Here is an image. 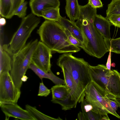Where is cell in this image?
<instances>
[{
	"mask_svg": "<svg viewBox=\"0 0 120 120\" xmlns=\"http://www.w3.org/2000/svg\"><path fill=\"white\" fill-rule=\"evenodd\" d=\"M97 8L88 3L80 5L76 25L81 29L84 39L83 50L90 56L100 58L109 52L103 36L95 28L94 21Z\"/></svg>",
	"mask_w": 120,
	"mask_h": 120,
	"instance_id": "1",
	"label": "cell"
},
{
	"mask_svg": "<svg viewBox=\"0 0 120 120\" xmlns=\"http://www.w3.org/2000/svg\"><path fill=\"white\" fill-rule=\"evenodd\" d=\"M37 32L41 41L52 51L64 53L76 52L80 50L70 41L64 28L58 22L46 20Z\"/></svg>",
	"mask_w": 120,
	"mask_h": 120,
	"instance_id": "2",
	"label": "cell"
},
{
	"mask_svg": "<svg viewBox=\"0 0 120 120\" xmlns=\"http://www.w3.org/2000/svg\"><path fill=\"white\" fill-rule=\"evenodd\" d=\"M72 53H64L60 56L57 64L72 78L83 100L85 90L91 81L89 72L90 65L83 58L76 57L72 55Z\"/></svg>",
	"mask_w": 120,
	"mask_h": 120,
	"instance_id": "3",
	"label": "cell"
},
{
	"mask_svg": "<svg viewBox=\"0 0 120 120\" xmlns=\"http://www.w3.org/2000/svg\"><path fill=\"white\" fill-rule=\"evenodd\" d=\"M89 72L91 81L104 91L109 99L120 98V73L109 70L103 64L90 65Z\"/></svg>",
	"mask_w": 120,
	"mask_h": 120,
	"instance_id": "4",
	"label": "cell"
},
{
	"mask_svg": "<svg viewBox=\"0 0 120 120\" xmlns=\"http://www.w3.org/2000/svg\"><path fill=\"white\" fill-rule=\"evenodd\" d=\"M38 41L37 39L31 41L13 55L10 73L15 85L19 89L22 84V79L32 63L33 55Z\"/></svg>",
	"mask_w": 120,
	"mask_h": 120,
	"instance_id": "5",
	"label": "cell"
},
{
	"mask_svg": "<svg viewBox=\"0 0 120 120\" xmlns=\"http://www.w3.org/2000/svg\"><path fill=\"white\" fill-rule=\"evenodd\" d=\"M41 21L40 18L32 13L22 19L21 23L8 45V49L13 54L26 45V42Z\"/></svg>",
	"mask_w": 120,
	"mask_h": 120,
	"instance_id": "6",
	"label": "cell"
},
{
	"mask_svg": "<svg viewBox=\"0 0 120 120\" xmlns=\"http://www.w3.org/2000/svg\"><path fill=\"white\" fill-rule=\"evenodd\" d=\"M84 99L93 107L96 113L102 116L112 115L119 118L120 116L110 106L105 98V92L91 81L85 91Z\"/></svg>",
	"mask_w": 120,
	"mask_h": 120,
	"instance_id": "7",
	"label": "cell"
},
{
	"mask_svg": "<svg viewBox=\"0 0 120 120\" xmlns=\"http://www.w3.org/2000/svg\"><path fill=\"white\" fill-rule=\"evenodd\" d=\"M21 94L9 72L0 75V104L17 103Z\"/></svg>",
	"mask_w": 120,
	"mask_h": 120,
	"instance_id": "8",
	"label": "cell"
},
{
	"mask_svg": "<svg viewBox=\"0 0 120 120\" xmlns=\"http://www.w3.org/2000/svg\"><path fill=\"white\" fill-rule=\"evenodd\" d=\"M51 90V101L60 105L63 110L66 111L76 108L77 105L72 100L71 95L65 85H55L52 87Z\"/></svg>",
	"mask_w": 120,
	"mask_h": 120,
	"instance_id": "9",
	"label": "cell"
},
{
	"mask_svg": "<svg viewBox=\"0 0 120 120\" xmlns=\"http://www.w3.org/2000/svg\"><path fill=\"white\" fill-rule=\"evenodd\" d=\"M52 51L41 41H38L34 52L32 63L43 71H51Z\"/></svg>",
	"mask_w": 120,
	"mask_h": 120,
	"instance_id": "10",
	"label": "cell"
},
{
	"mask_svg": "<svg viewBox=\"0 0 120 120\" xmlns=\"http://www.w3.org/2000/svg\"><path fill=\"white\" fill-rule=\"evenodd\" d=\"M1 110L5 116V120L13 117L22 120H35L26 109H22L17 103L0 104Z\"/></svg>",
	"mask_w": 120,
	"mask_h": 120,
	"instance_id": "11",
	"label": "cell"
},
{
	"mask_svg": "<svg viewBox=\"0 0 120 120\" xmlns=\"http://www.w3.org/2000/svg\"><path fill=\"white\" fill-rule=\"evenodd\" d=\"M29 4L32 13L40 17L44 12L59 7L60 2L59 0H30Z\"/></svg>",
	"mask_w": 120,
	"mask_h": 120,
	"instance_id": "12",
	"label": "cell"
},
{
	"mask_svg": "<svg viewBox=\"0 0 120 120\" xmlns=\"http://www.w3.org/2000/svg\"><path fill=\"white\" fill-rule=\"evenodd\" d=\"M94 25L103 36L105 43L110 40L111 23L109 20L101 15L96 14L94 19Z\"/></svg>",
	"mask_w": 120,
	"mask_h": 120,
	"instance_id": "13",
	"label": "cell"
},
{
	"mask_svg": "<svg viewBox=\"0 0 120 120\" xmlns=\"http://www.w3.org/2000/svg\"><path fill=\"white\" fill-rule=\"evenodd\" d=\"M0 75L10 71L11 68L13 54L9 50L8 45H2L0 47Z\"/></svg>",
	"mask_w": 120,
	"mask_h": 120,
	"instance_id": "14",
	"label": "cell"
},
{
	"mask_svg": "<svg viewBox=\"0 0 120 120\" xmlns=\"http://www.w3.org/2000/svg\"><path fill=\"white\" fill-rule=\"evenodd\" d=\"M58 22L74 37L83 43L84 45V39L82 32L80 29L76 25L75 22H72L61 16Z\"/></svg>",
	"mask_w": 120,
	"mask_h": 120,
	"instance_id": "15",
	"label": "cell"
},
{
	"mask_svg": "<svg viewBox=\"0 0 120 120\" xmlns=\"http://www.w3.org/2000/svg\"><path fill=\"white\" fill-rule=\"evenodd\" d=\"M63 74L65 85L67 88L71 96L72 100L77 105L83 100L72 78L64 69L61 68Z\"/></svg>",
	"mask_w": 120,
	"mask_h": 120,
	"instance_id": "16",
	"label": "cell"
},
{
	"mask_svg": "<svg viewBox=\"0 0 120 120\" xmlns=\"http://www.w3.org/2000/svg\"><path fill=\"white\" fill-rule=\"evenodd\" d=\"M29 69L32 70L41 80L43 78H46L50 79L55 85H65L64 80L56 76L52 71L46 72L38 68L32 62Z\"/></svg>",
	"mask_w": 120,
	"mask_h": 120,
	"instance_id": "17",
	"label": "cell"
},
{
	"mask_svg": "<svg viewBox=\"0 0 120 120\" xmlns=\"http://www.w3.org/2000/svg\"><path fill=\"white\" fill-rule=\"evenodd\" d=\"M65 10L70 20L73 22L79 18L80 5L78 0H66Z\"/></svg>",
	"mask_w": 120,
	"mask_h": 120,
	"instance_id": "18",
	"label": "cell"
},
{
	"mask_svg": "<svg viewBox=\"0 0 120 120\" xmlns=\"http://www.w3.org/2000/svg\"><path fill=\"white\" fill-rule=\"evenodd\" d=\"M82 112L84 114L87 120H101L102 116L96 113L92 106L84 98L81 102Z\"/></svg>",
	"mask_w": 120,
	"mask_h": 120,
	"instance_id": "19",
	"label": "cell"
},
{
	"mask_svg": "<svg viewBox=\"0 0 120 120\" xmlns=\"http://www.w3.org/2000/svg\"><path fill=\"white\" fill-rule=\"evenodd\" d=\"M27 110L36 120H62L60 117L55 118L48 116L41 112L36 108L27 105L25 106Z\"/></svg>",
	"mask_w": 120,
	"mask_h": 120,
	"instance_id": "20",
	"label": "cell"
},
{
	"mask_svg": "<svg viewBox=\"0 0 120 120\" xmlns=\"http://www.w3.org/2000/svg\"><path fill=\"white\" fill-rule=\"evenodd\" d=\"M113 15H120V0H112L108 5L105 18L108 19Z\"/></svg>",
	"mask_w": 120,
	"mask_h": 120,
	"instance_id": "21",
	"label": "cell"
},
{
	"mask_svg": "<svg viewBox=\"0 0 120 120\" xmlns=\"http://www.w3.org/2000/svg\"><path fill=\"white\" fill-rule=\"evenodd\" d=\"M61 16L60 8L51 9L42 13L41 17L49 20L58 22Z\"/></svg>",
	"mask_w": 120,
	"mask_h": 120,
	"instance_id": "22",
	"label": "cell"
},
{
	"mask_svg": "<svg viewBox=\"0 0 120 120\" xmlns=\"http://www.w3.org/2000/svg\"><path fill=\"white\" fill-rule=\"evenodd\" d=\"M11 8V0H0V14L2 16L9 19Z\"/></svg>",
	"mask_w": 120,
	"mask_h": 120,
	"instance_id": "23",
	"label": "cell"
},
{
	"mask_svg": "<svg viewBox=\"0 0 120 120\" xmlns=\"http://www.w3.org/2000/svg\"><path fill=\"white\" fill-rule=\"evenodd\" d=\"M105 44L109 52L110 50L111 52L120 54V37L111 39Z\"/></svg>",
	"mask_w": 120,
	"mask_h": 120,
	"instance_id": "24",
	"label": "cell"
},
{
	"mask_svg": "<svg viewBox=\"0 0 120 120\" xmlns=\"http://www.w3.org/2000/svg\"><path fill=\"white\" fill-rule=\"evenodd\" d=\"M27 2L24 1L15 11L14 15H16L22 19L25 17L26 14L27 8Z\"/></svg>",
	"mask_w": 120,
	"mask_h": 120,
	"instance_id": "25",
	"label": "cell"
},
{
	"mask_svg": "<svg viewBox=\"0 0 120 120\" xmlns=\"http://www.w3.org/2000/svg\"><path fill=\"white\" fill-rule=\"evenodd\" d=\"M64 29L68 39L71 43L76 46L80 47L83 49L84 48L83 43L74 37L65 28Z\"/></svg>",
	"mask_w": 120,
	"mask_h": 120,
	"instance_id": "26",
	"label": "cell"
},
{
	"mask_svg": "<svg viewBox=\"0 0 120 120\" xmlns=\"http://www.w3.org/2000/svg\"><path fill=\"white\" fill-rule=\"evenodd\" d=\"M11 8L9 17L11 19L14 15V13L16 9L25 0H11Z\"/></svg>",
	"mask_w": 120,
	"mask_h": 120,
	"instance_id": "27",
	"label": "cell"
},
{
	"mask_svg": "<svg viewBox=\"0 0 120 120\" xmlns=\"http://www.w3.org/2000/svg\"><path fill=\"white\" fill-rule=\"evenodd\" d=\"M50 93V90L44 85L42 82L40 83L38 96L47 97Z\"/></svg>",
	"mask_w": 120,
	"mask_h": 120,
	"instance_id": "28",
	"label": "cell"
},
{
	"mask_svg": "<svg viewBox=\"0 0 120 120\" xmlns=\"http://www.w3.org/2000/svg\"><path fill=\"white\" fill-rule=\"evenodd\" d=\"M108 19L112 25L120 28V15H111Z\"/></svg>",
	"mask_w": 120,
	"mask_h": 120,
	"instance_id": "29",
	"label": "cell"
},
{
	"mask_svg": "<svg viewBox=\"0 0 120 120\" xmlns=\"http://www.w3.org/2000/svg\"><path fill=\"white\" fill-rule=\"evenodd\" d=\"M88 4L91 7L96 8L102 7L103 6L101 0H88Z\"/></svg>",
	"mask_w": 120,
	"mask_h": 120,
	"instance_id": "30",
	"label": "cell"
},
{
	"mask_svg": "<svg viewBox=\"0 0 120 120\" xmlns=\"http://www.w3.org/2000/svg\"><path fill=\"white\" fill-rule=\"evenodd\" d=\"M105 99L107 102L111 107L116 111L118 107V105L116 102L115 101L112 100L106 96Z\"/></svg>",
	"mask_w": 120,
	"mask_h": 120,
	"instance_id": "31",
	"label": "cell"
},
{
	"mask_svg": "<svg viewBox=\"0 0 120 120\" xmlns=\"http://www.w3.org/2000/svg\"><path fill=\"white\" fill-rule=\"evenodd\" d=\"M109 52L108 56L107 61L106 64V66L108 69L109 70H111V52L110 50Z\"/></svg>",
	"mask_w": 120,
	"mask_h": 120,
	"instance_id": "32",
	"label": "cell"
},
{
	"mask_svg": "<svg viewBox=\"0 0 120 120\" xmlns=\"http://www.w3.org/2000/svg\"><path fill=\"white\" fill-rule=\"evenodd\" d=\"M77 118L79 120H87L84 114L81 111L78 113Z\"/></svg>",
	"mask_w": 120,
	"mask_h": 120,
	"instance_id": "33",
	"label": "cell"
},
{
	"mask_svg": "<svg viewBox=\"0 0 120 120\" xmlns=\"http://www.w3.org/2000/svg\"><path fill=\"white\" fill-rule=\"evenodd\" d=\"M6 21L5 19L4 18L0 17V26H2L5 25Z\"/></svg>",
	"mask_w": 120,
	"mask_h": 120,
	"instance_id": "34",
	"label": "cell"
},
{
	"mask_svg": "<svg viewBox=\"0 0 120 120\" xmlns=\"http://www.w3.org/2000/svg\"><path fill=\"white\" fill-rule=\"evenodd\" d=\"M119 107H120V103L119 104Z\"/></svg>",
	"mask_w": 120,
	"mask_h": 120,
	"instance_id": "35",
	"label": "cell"
}]
</instances>
